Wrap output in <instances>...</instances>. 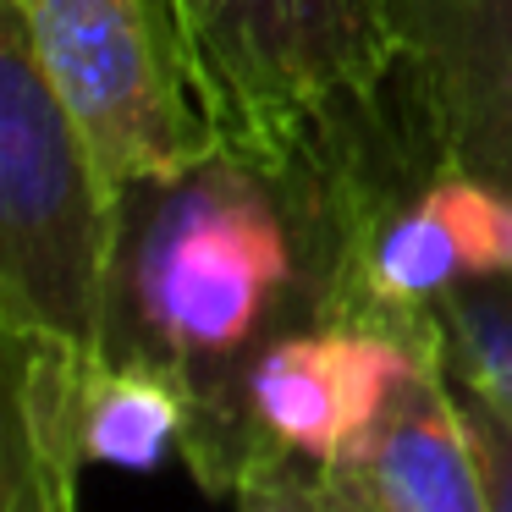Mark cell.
I'll return each instance as SVG.
<instances>
[{
  "label": "cell",
  "mask_w": 512,
  "mask_h": 512,
  "mask_svg": "<svg viewBox=\"0 0 512 512\" xmlns=\"http://www.w3.org/2000/svg\"><path fill=\"white\" fill-rule=\"evenodd\" d=\"M402 122V72L375 111L303 149L221 144L122 193L105 358L182 386L177 463L204 490L248 364L276 336L364 298V226Z\"/></svg>",
  "instance_id": "6da1fadb"
},
{
  "label": "cell",
  "mask_w": 512,
  "mask_h": 512,
  "mask_svg": "<svg viewBox=\"0 0 512 512\" xmlns=\"http://www.w3.org/2000/svg\"><path fill=\"white\" fill-rule=\"evenodd\" d=\"M441 358V320L375 303L309 320L248 364L204 496L248 512H320V490L369 441L397 391Z\"/></svg>",
  "instance_id": "7a4b0ae2"
},
{
  "label": "cell",
  "mask_w": 512,
  "mask_h": 512,
  "mask_svg": "<svg viewBox=\"0 0 512 512\" xmlns=\"http://www.w3.org/2000/svg\"><path fill=\"white\" fill-rule=\"evenodd\" d=\"M122 188L0 12V336L105 353Z\"/></svg>",
  "instance_id": "3957f363"
},
{
  "label": "cell",
  "mask_w": 512,
  "mask_h": 512,
  "mask_svg": "<svg viewBox=\"0 0 512 512\" xmlns=\"http://www.w3.org/2000/svg\"><path fill=\"white\" fill-rule=\"evenodd\" d=\"M204 105L232 144L303 149L402 72L391 0H177Z\"/></svg>",
  "instance_id": "277c9868"
},
{
  "label": "cell",
  "mask_w": 512,
  "mask_h": 512,
  "mask_svg": "<svg viewBox=\"0 0 512 512\" xmlns=\"http://www.w3.org/2000/svg\"><path fill=\"white\" fill-rule=\"evenodd\" d=\"M116 188L155 182L221 144L177 0H0Z\"/></svg>",
  "instance_id": "5b68a950"
},
{
  "label": "cell",
  "mask_w": 512,
  "mask_h": 512,
  "mask_svg": "<svg viewBox=\"0 0 512 512\" xmlns=\"http://www.w3.org/2000/svg\"><path fill=\"white\" fill-rule=\"evenodd\" d=\"M446 160L512 188V0H391Z\"/></svg>",
  "instance_id": "8992f818"
},
{
  "label": "cell",
  "mask_w": 512,
  "mask_h": 512,
  "mask_svg": "<svg viewBox=\"0 0 512 512\" xmlns=\"http://www.w3.org/2000/svg\"><path fill=\"white\" fill-rule=\"evenodd\" d=\"M320 512H485L441 358L397 391L369 441L325 479Z\"/></svg>",
  "instance_id": "52a82bcc"
},
{
  "label": "cell",
  "mask_w": 512,
  "mask_h": 512,
  "mask_svg": "<svg viewBox=\"0 0 512 512\" xmlns=\"http://www.w3.org/2000/svg\"><path fill=\"white\" fill-rule=\"evenodd\" d=\"M6 353V424H0V507L67 512L78 501L83 386L100 353H78L34 336H0Z\"/></svg>",
  "instance_id": "ba28073f"
},
{
  "label": "cell",
  "mask_w": 512,
  "mask_h": 512,
  "mask_svg": "<svg viewBox=\"0 0 512 512\" xmlns=\"http://www.w3.org/2000/svg\"><path fill=\"white\" fill-rule=\"evenodd\" d=\"M188 441V397L171 375L138 358H94L83 386V457L89 468L155 474Z\"/></svg>",
  "instance_id": "9c48e42d"
},
{
  "label": "cell",
  "mask_w": 512,
  "mask_h": 512,
  "mask_svg": "<svg viewBox=\"0 0 512 512\" xmlns=\"http://www.w3.org/2000/svg\"><path fill=\"white\" fill-rule=\"evenodd\" d=\"M441 364L512 413V276L457 281L441 303Z\"/></svg>",
  "instance_id": "30bf717a"
},
{
  "label": "cell",
  "mask_w": 512,
  "mask_h": 512,
  "mask_svg": "<svg viewBox=\"0 0 512 512\" xmlns=\"http://www.w3.org/2000/svg\"><path fill=\"white\" fill-rule=\"evenodd\" d=\"M446 380H452L468 457H474L479 490H485V512H512V413L490 391H479L474 380L452 375V369H446Z\"/></svg>",
  "instance_id": "8fae6325"
}]
</instances>
